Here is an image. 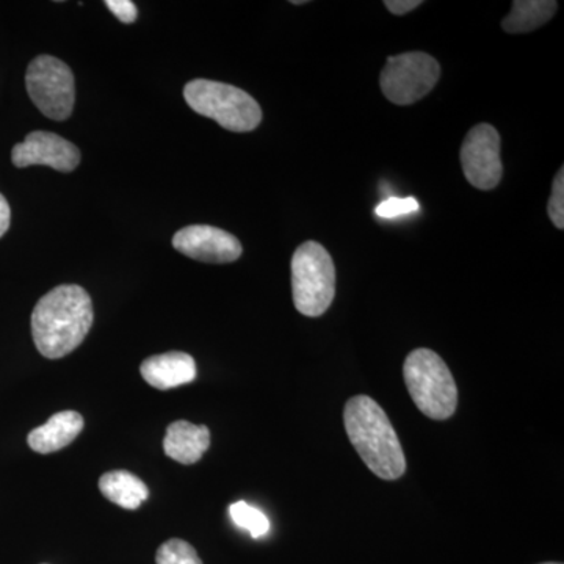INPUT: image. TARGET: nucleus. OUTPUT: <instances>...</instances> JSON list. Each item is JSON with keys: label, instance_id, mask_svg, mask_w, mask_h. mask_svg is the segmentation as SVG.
<instances>
[{"label": "nucleus", "instance_id": "1", "mask_svg": "<svg viewBox=\"0 0 564 564\" xmlns=\"http://www.w3.org/2000/svg\"><path fill=\"white\" fill-rule=\"evenodd\" d=\"M93 303L84 288L58 285L41 296L32 313L36 350L47 359H61L84 343L93 326Z\"/></svg>", "mask_w": 564, "mask_h": 564}, {"label": "nucleus", "instance_id": "2", "mask_svg": "<svg viewBox=\"0 0 564 564\" xmlns=\"http://www.w3.org/2000/svg\"><path fill=\"white\" fill-rule=\"evenodd\" d=\"M344 425L370 473L389 481L403 477L406 473L403 447L380 404L367 395L352 397L345 404Z\"/></svg>", "mask_w": 564, "mask_h": 564}, {"label": "nucleus", "instance_id": "3", "mask_svg": "<svg viewBox=\"0 0 564 564\" xmlns=\"http://www.w3.org/2000/svg\"><path fill=\"white\" fill-rule=\"evenodd\" d=\"M404 383L415 406L433 421H447L458 406V388L454 375L437 352L417 348L403 366Z\"/></svg>", "mask_w": 564, "mask_h": 564}, {"label": "nucleus", "instance_id": "4", "mask_svg": "<svg viewBox=\"0 0 564 564\" xmlns=\"http://www.w3.org/2000/svg\"><path fill=\"white\" fill-rule=\"evenodd\" d=\"M192 110L231 132H251L261 124L262 110L247 91L221 82L196 79L184 88Z\"/></svg>", "mask_w": 564, "mask_h": 564}, {"label": "nucleus", "instance_id": "5", "mask_svg": "<svg viewBox=\"0 0 564 564\" xmlns=\"http://www.w3.org/2000/svg\"><path fill=\"white\" fill-rule=\"evenodd\" d=\"M293 304L306 317H321L336 295V269L329 252L317 242H304L292 258Z\"/></svg>", "mask_w": 564, "mask_h": 564}, {"label": "nucleus", "instance_id": "6", "mask_svg": "<svg viewBox=\"0 0 564 564\" xmlns=\"http://www.w3.org/2000/svg\"><path fill=\"white\" fill-rule=\"evenodd\" d=\"M25 87L41 113L55 121L68 120L76 101V84L69 66L51 55H40L29 65Z\"/></svg>", "mask_w": 564, "mask_h": 564}, {"label": "nucleus", "instance_id": "7", "mask_svg": "<svg viewBox=\"0 0 564 564\" xmlns=\"http://www.w3.org/2000/svg\"><path fill=\"white\" fill-rule=\"evenodd\" d=\"M441 66L425 52L393 55L386 62L380 76L381 91L397 106H411L425 98L436 87Z\"/></svg>", "mask_w": 564, "mask_h": 564}, {"label": "nucleus", "instance_id": "8", "mask_svg": "<svg viewBox=\"0 0 564 564\" xmlns=\"http://www.w3.org/2000/svg\"><path fill=\"white\" fill-rule=\"evenodd\" d=\"M462 165L467 182L480 191H491L502 181L500 135L491 124H477L467 132L462 147Z\"/></svg>", "mask_w": 564, "mask_h": 564}, {"label": "nucleus", "instance_id": "9", "mask_svg": "<svg viewBox=\"0 0 564 564\" xmlns=\"http://www.w3.org/2000/svg\"><path fill=\"white\" fill-rule=\"evenodd\" d=\"M11 161L18 169L44 165L62 173H70L79 166L80 151L76 144L57 133L35 131L11 151Z\"/></svg>", "mask_w": 564, "mask_h": 564}, {"label": "nucleus", "instance_id": "10", "mask_svg": "<svg viewBox=\"0 0 564 564\" xmlns=\"http://www.w3.org/2000/svg\"><path fill=\"white\" fill-rule=\"evenodd\" d=\"M173 247L187 258L207 263H229L242 256V243L232 234L207 225H193L174 234Z\"/></svg>", "mask_w": 564, "mask_h": 564}, {"label": "nucleus", "instance_id": "11", "mask_svg": "<svg viewBox=\"0 0 564 564\" xmlns=\"http://www.w3.org/2000/svg\"><path fill=\"white\" fill-rule=\"evenodd\" d=\"M140 372L152 388L169 391L195 381L196 364L187 352L170 351L144 359L141 362Z\"/></svg>", "mask_w": 564, "mask_h": 564}, {"label": "nucleus", "instance_id": "12", "mask_svg": "<svg viewBox=\"0 0 564 564\" xmlns=\"http://www.w3.org/2000/svg\"><path fill=\"white\" fill-rule=\"evenodd\" d=\"M210 447V430L187 421H176L166 429L163 451L173 462L195 464Z\"/></svg>", "mask_w": 564, "mask_h": 564}, {"label": "nucleus", "instance_id": "13", "mask_svg": "<svg viewBox=\"0 0 564 564\" xmlns=\"http://www.w3.org/2000/svg\"><path fill=\"white\" fill-rule=\"evenodd\" d=\"M84 430V417L76 411H62L52 415L43 426L32 430L29 447L41 455L54 454L73 443Z\"/></svg>", "mask_w": 564, "mask_h": 564}, {"label": "nucleus", "instance_id": "14", "mask_svg": "<svg viewBox=\"0 0 564 564\" xmlns=\"http://www.w3.org/2000/svg\"><path fill=\"white\" fill-rule=\"evenodd\" d=\"M99 491L111 503L124 508V510H137L150 496V489L140 480L137 475L128 470H113L104 474L99 478Z\"/></svg>", "mask_w": 564, "mask_h": 564}, {"label": "nucleus", "instance_id": "15", "mask_svg": "<svg viewBox=\"0 0 564 564\" xmlns=\"http://www.w3.org/2000/svg\"><path fill=\"white\" fill-rule=\"evenodd\" d=\"M558 10L555 0H516L513 9L502 21L507 33H529L536 31L554 18Z\"/></svg>", "mask_w": 564, "mask_h": 564}, {"label": "nucleus", "instance_id": "16", "mask_svg": "<svg viewBox=\"0 0 564 564\" xmlns=\"http://www.w3.org/2000/svg\"><path fill=\"white\" fill-rule=\"evenodd\" d=\"M229 514L232 521L240 529L248 530L252 538H261L270 532V521L265 514L258 508L251 507L247 502H236L229 507Z\"/></svg>", "mask_w": 564, "mask_h": 564}, {"label": "nucleus", "instance_id": "17", "mask_svg": "<svg viewBox=\"0 0 564 564\" xmlns=\"http://www.w3.org/2000/svg\"><path fill=\"white\" fill-rule=\"evenodd\" d=\"M158 564H203L202 558L196 554L195 547L187 541L174 540L166 541L159 547L155 555Z\"/></svg>", "mask_w": 564, "mask_h": 564}, {"label": "nucleus", "instance_id": "18", "mask_svg": "<svg viewBox=\"0 0 564 564\" xmlns=\"http://www.w3.org/2000/svg\"><path fill=\"white\" fill-rule=\"evenodd\" d=\"M549 217L558 229L564 228V169L555 174L554 185H552V195L547 204Z\"/></svg>", "mask_w": 564, "mask_h": 564}, {"label": "nucleus", "instance_id": "19", "mask_svg": "<svg viewBox=\"0 0 564 564\" xmlns=\"http://www.w3.org/2000/svg\"><path fill=\"white\" fill-rule=\"evenodd\" d=\"M419 203L415 198H392L386 199V202L378 204L377 215L386 220L391 218L402 217V215L413 214L419 210Z\"/></svg>", "mask_w": 564, "mask_h": 564}, {"label": "nucleus", "instance_id": "20", "mask_svg": "<svg viewBox=\"0 0 564 564\" xmlns=\"http://www.w3.org/2000/svg\"><path fill=\"white\" fill-rule=\"evenodd\" d=\"M106 7L124 24H132L139 17V10L131 0H106Z\"/></svg>", "mask_w": 564, "mask_h": 564}, {"label": "nucleus", "instance_id": "21", "mask_svg": "<svg viewBox=\"0 0 564 564\" xmlns=\"http://www.w3.org/2000/svg\"><path fill=\"white\" fill-rule=\"evenodd\" d=\"M422 3V0H386L384 6L388 7V10L391 11L392 14L402 17V14L410 13V11L417 9Z\"/></svg>", "mask_w": 564, "mask_h": 564}, {"label": "nucleus", "instance_id": "22", "mask_svg": "<svg viewBox=\"0 0 564 564\" xmlns=\"http://www.w3.org/2000/svg\"><path fill=\"white\" fill-rule=\"evenodd\" d=\"M11 212L9 203L0 195V237L3 236L10 228Z\"/></svg>", "mask_w": 564, "mask_h": 564}, {"label": "nucleus", "instance_id": "23", "mask_svg": "<svg viewBox=\"0 0 564 564\" xmlns=\"http://www.w3.org/2000/svg\"><path fill=\"white\" fill-rule=\"evenodd\" d=\"M293 6H304L307 3L306 0H292Z\"/></svg>", "mask_w": 564, "mask_h": 564}, {"label": "nucleus", "instance_id": "24", "mask_svg": "<svg viewBox=\"0 0 564 564\" xmlns=\"http://www.w3.org/2000/svg\"><path fill=\"white\" fill-rule=\"evenodd\" d=\"M541 564H563V563L549 562V563H541Z\"/></svg>", "mask_w": 564, "mask_h": 564}]
</instances>
